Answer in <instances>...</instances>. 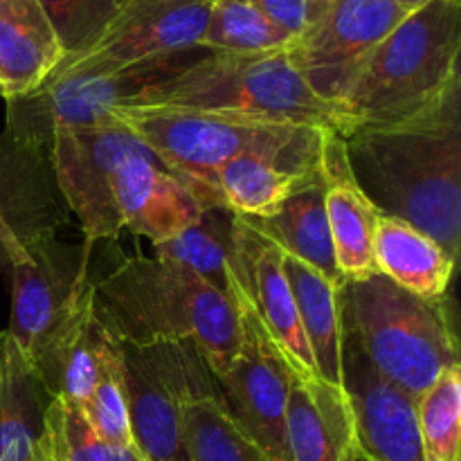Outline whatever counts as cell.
<instances>
[{
    "instance_id": "cell-11",
    "label": "cell",
    "mask_w": 461,
    "mask_h": 461,
    "mask_svg": "<svg viewBox=\"0 0 461 461\" xmlns=\"http://www.w3.org/2000/svg\"><path fill=\"white\" fill-rule=\"evenodd\" d=\"M50 149L57 183L84 228L86 241L115 239L124 230L113 194L115 174L126 158L149 149L115 117L52 131Z\"/></svg>"
},
{
    "instance_id": "cell-17",
    "label": "cell",
    "mask_w": 461,
    "mask_h": 461,
    "mask_svg": "<svg viewBox=\"0 0 461 461\" xmlns=\"http://www.w3.org/2000/svg\"><path fill=\"white\" fill-rule=\"evenodd\" d=\"M324 176V207L333 255L345 279H360L374 270V230L378 210L369 203L351 174L345 140L336 131H327L320 151Z\"/></svg>"
},
{
    "instance_id": "cell-28",
    "label": "cell",
    "mask_w": 461,
    "mask_h": 461,
    "mask_svg": "<svg viewBox=\"0 0 461 461\" xmlns=\"http://www.w3.org/2000/svg\"><path fill=\"white\" fill-rule=\"evenodd\" d=\"M293 36L275 25L266 14L246 0H212L210 23L203 50L230 54H259L286 50Z\"/></svg>"
},
{
    "instance_id": "cell-32",
    "label": "cell",
    "mask_w": 461,
    "mask_h": 461,
    "mask_svg": "<svg viewBox=\"0 0 461 461\" xmlns=\"http://www.w3.org/2000/svg\"><path fill=\"white\" fill-rule=\"evenodd\" d=\"M120 3L122 0H36L66 57L88 50L113 21Z\"/></svg>"
},
{
    "instance_id": "cell-30",
    "label": "cell",
    "mask_w": 461,
    "mask_h": 461,
    "mask_svg": "<svg viewBox=\"0 0 461 461\" xmlns=\"http://www.w3.org/2000/svg\"><path fill=\"white\" fill-rule=\"evenodd\" d=\"M419 437L426 461H459L461 453V369L459 365L414 399Z\"/></svg>"
},
{
    "instance_id": "cell-8",
    "label": "cell",
    "mask_w": 461,
    "mask_h": 461,
    "mask_svg": "<svg viewBox=\"0 0 461 461\" xmlns=\"http://www.w3.org/2000/svg\"><path fill=\"white\" fill-rule=\"evenodd\" d=\"M205 52L210 50L196 48L111 72H52L34 93L9 99V133L21 147L39 149L50 142L52 131L111 120L115 108L131 104L144 88L169 79Z\"/></svg>"
},
{
    "instance_id": "cell-38",
    "label": "cell",
    "mask_w": 461,
    "mask_h": 461,
    "mask_svg": "<svg viewBox=\"0 0 461 461\" xmlns=\"http://www.w3.org/2000/svg\"><path fill=\"white\" fill-rule=\"evenodd\" d=\"M7 264H9V255L5 252V248L0 246V268H3V266H7Z\"/></svg>"
},
{
    "instance_id": "cell-10",
    "label": "cell",
    "mask_w": 461,
    "mask_h": 461,
    "mask_svg": "<svg viewBox=\"0 0 461 461\" xmlns=\"http://www.w3.org/2000/svg\"><path fill=\"white\" fill-rule=\"evenodd\" d=\"M405 14L394 0H331L293 39L288 59L320 99L340 108L367 59Z\"/></svg>"
},
{
    "instance_id": "cell-2",
    "label": "cell",
    "mask_w": 461,
    "mask_h": 461,
    "mask_svg": "<svg viewBox=\"0 0 461 461\" xmlns=\"http://www.w3.org/2000/svg\"><path fill=\"white\" fill-rule=\"evenodd\" d=\"M97 318L124 345L192 342L212 376L239 354V315L230 297L192 270L135 255L93 284Z\"/></svg>"
},
{
    "instance_id": "cell-31",
    "label": "cell",
    "mask_w": 461,
    "mask_h": 461,
    "mask_svg": "<svg viewBox=\"0 0 461 461\" xmlns=\"http://www.w3.org/2000/svg\"><path fill=\"white\" fill-rule=\"evenodd\" d=\"M41 444L52 461H142L135 448L104 441L79 405L63 399H50Z\"/></svg>"
},
{
    "instance_id": "cell-35",
    "label": "cell",
    "mask_w": 461,
    "mask_h": 461,
    "mask_svg": "<svg viewBox=\"0 0 461 461\" xmlns=\"http://www.w3.org/2000/svg\"><path fill=\"white\" fill-rule=\"evenodd\" d=\"M329 3H331V0H306V18H309V23L315 21V18L322 14ZM309 23H306V25H309Z\"/></svg>"
},
{
    "instance_id": "cell-22",
    "label": "cell",
    "mask_w": 461,
    "mask_h": 461,
    "mask_svg": "<svg viewBox=\"0 0 461 461\" xmlns=\"http://www.w3.org/2000/svg\"><path fill=\"white\" fill-rule=\"evenodd\" d=\"M63 57L36 0H0V95L7 102L41 88Z\"/></svg>"
},
{
    "instance_id": "cell-16",
    "label": "cell",
    "mask_w": 461,
    "mask_h": 461,
    "mask_svg": "<svg viewBox=\"0 0 461 461\" xmlns=\"http://www.w3.org/2000/svg\"><path fill=\"white\" fill-rule=\"evenodd\" d=\"M113 194L122 228L153 246L178 237L210 207L151 151L133 153L122 162Z\"/></svg>"
},
{
    "instance_id": "cell-18",
    "label": "cell",
    "mask_w": 461,
    "mask_h": 461,
    "mask_svg": "<svg viewBox=\"0 0 461 461\" xmlns=\"http://www.w3.org/2000/svg\"><path fill=\"white\" fill-rule=\"evenodd\" d=\"M291 461H349L356 453L354 414L340 385L291 376L286 405Z\"/></svg>"
},
{
    "instance_id": "cell-9",
    "label": "cell",
    "mask_w": 461,
    "mask_h": 461,
    "mask_svg": "<svg viewBox=\"0 0 461 461\" xmlns=\"http://www.w3.org/2000/svg\"><path fill=\"white\" fill-rule=\"evenodd\" d=\"M239 315V354L223 376L214 378L221 403L234 426L270 461H291L286 441V405L291 367L266 333L264 324L232 279Z\"/></svg>"
},
{
    "instance_id": "cell-1",
    "label": "cell",
    "mask_w": 461,
    "mask_h": 461,
    "mask_svg": "<svg viewBox=\"0 0 461 461\" xmlns=\"http://www.w3.org/2000/svg\"><path fill=\"white\" fill-rule=\"evenodd\" d=\"M351 174L381 214L435 239L455 261L461 248V77L405 120L342 135Z\"/></svg>"
},
{
    "instance_id": "cell-15",
    "label": "cell",
    "mask_w": 461,
    "mask_h": 461,
    "mask_svg": "<svg viewBox=\"0 0 461 461\" xmlns=\"http://www.w3.org/2000/svg\"><path fill=\"white\" fill-rule=\"evenodd\" d=\"M232 279L297 378H320L282 268V250L234 216Z\"/></svg>"
},
{
    "instance_id": "cell-27",
    "label": "cell",
    "mask_w": 461,
    "mask_h": 461,
    "mask_svg": "<svg viewBox=\"0 0 461 461\" xmlns=\"http://www.w3.org/2000/svg\"><path fill=\"white\" fill-rule=\"evenodd\" d=\"M185 448L189 461H270L234 426L216 387L185 405Z\"/></svg>"
},
{
    "instance_id": "cell-36",
    "label": "cell",
    "mask_w": 461,
    "mask_h": 461,
    "mask_svg": "<svg viewBox=\"0 0 461 461\" xmlns=\"http://www.w3.org/2000/svg\"><path fill=\"white\" fill-rule=\"evenodd\" d=\"M396 5H399V7H403L405 12H412V9H417V7H421V5H426L428 0H394Z\"/></svg>"
},
{
    "instance_id": "cell-34",
    "label": "cell",
    "mask_w": 461,
    "mask_h": 461,
    "mask_svg": "<svg viewBox=\"0 0 461 461\" xmlns=\"http://www.w3.org/2000/svg\"><path fill=\"white\" fill-rule=\"evenodd\" d=\"M0 246H3L5 252L9 255V266L23 264V261L30 259L21 237H18L16 228H14V225L7 221V216H5L3 207H0Z\"/></svg>"
},
{
    "instance_id": "cell-37",
    "label": "cell",
    "mask_w": 461,
    "mask_h": 461,
    "mask_svg": "<svg viewBox=\"0 0 461 461\" xmlns=\"http://www.w3.org/2000/svg\"><path fill=\"white\" fill-rule=\"evenodd\" d=\"M30 461H52V459H50V455L45 453L43 444H41V441H39V446H36V450H34V453H32Z\"/></svg>"
},
{
    "instance_id": "cell-20",
    "label": "cell",
    "mask_w": 461,
    "mask_h": 461,
    "mask_svg": "<svg viewBox=\"0 0 461 461\" xmlns=\"http://www.w3.org/2000/svg\"><path fill=\"white\" fill-rule=\"evenodd\" d=\"M243 221L261 237L275 243L284 255L309 264L336 286L345 284V277L336 264V255H333L327 207H324V176L320 162L297 180L293 192L273 216Z\"/></svg>"
},
{
    "instance_id": "cell-3",
    "label": "cell",
    "mask_w": 461,
    "mask_h": 461,
    "mask_svg": "<svg viewBox=\"0 0 461 461\" xmlns=\"http://www.w3.org/2000/svg\"><path fill=\"white\" fill-rule=\"evenodd\" d=\"M126 106H174L241 120L345 133L340 108L320 99L293 68L286 50L259 54L205 52Z\"/></svg>"
},
{
    "instance_id": "cell-23",
    "label": "cell",
    "mask_w": 461,
    "mask_h": 461,
    "mask_svg": "<svg viewBox=\"0 0 461 461\" xmlns=\"http://www.w3.org/2000/svg\"><path fill=\"white\" fill-rule=\"evenodd\" d=\"M374 268L423 300H441L448 293L455 259L435 239L408 221L378 212Z\"/></svg>"
},
{
    "instance_id": "cell-19",
    "label": "cell",
    "mask_w": 461,
    "mask_h": 461,
    "mask_svg": "<svg viewBox=\"0 0 461 461\" xmlns=\"http://www.w3.org/2000/svg\"><path fill=\"white\" fill-rule=\"evenodd\" d=\"M102 336L104 324L95 311L93 284H88L84 295L32 358L41 383L52 399L70 401L84 408L97 378Z\"/></svg>"
},
{
    "instance_id": "cell-26",
    "label": "cell",
    "mask_w": 461,
    "mask_h": 461,
    "mask_svg": "<svg viewBox=\"0 0 461 461\" xmlns=\"http://www.w3.org/2000/svg\"><path fill=\"white\" fill-rule=\"evenodd\" d=\"M232 230L234 214L225 207H207L201 219L169 241L158 243L156 257L192 270L216 291L232 293ZM232 300V297H230Z\"/></svg>"
},
{
    "instance_id": "cell-24",
    "label": "cell",
    "mask_w": 461,
    "mask_h": 461,
    "mask_svg": "<svg viewBox=\"0 0 461 461\" xmlns=\"http://www.w3.org/2000/svg\"><path fill=\"white\" fill-rule=\"evenodd\" d=\"M50 399L34 365L0 331V461H30L43 437Z\"/></svg>"
},
{
    "instance_id": "cell-5",
    "label": "cell",
    "mask_w": 461,
    "mask_h": 461,
    "mask_svg": "<svg viewBox=\"0 0 461 461\" xmlns=\"http://www.w3.org/2000/svg\"><path fill=\"white\" fill-rule=\"evenodd\" d=\"M342 327L356 338L374 367L412 399L441 372L459 365L446 297L423 300L374 270L340 286Z\"/></svg>"
},
{
    "instance_id": "cell-25",
    "label": "cell",
    "mask_w": 461,
    "mask_h": 461,
    "mask_svg": "<svg viewBox=\"0 0 461 461\" xmlns=\"http://www.w3.org/2000/svg\"><path fill=\"white\" fill-rule=\"evenodd\" d=\"M282 268L295 300L302 331L322 381L342 387L340 286L304 261L282 252Z\"/></svg>"
},
{
    "instance_id": "cell-4",
    "label": "cell",
    "mask_w": 461,
    "mask_h": 461,
    "mask_svg": "<svg viewBox=\"0 0 461 461\" xmlns=\"http://www.w3.org/2000/svg\"><path fill=\"white\" fill-rule=\"evenodd\" d=\"M461 0H428L378 43L340 113L347 131L392 124L421 111L459 79ZM342 133V135H345Z\"/></svg>"
},
{
    "instance_id": "cell-6",
    "label": "cell",
    "mask_w": 461,
    "mask_h": 461,
    "mask_svg": "<svg viewBox=\"0 0 461 461\" xmlns=\"http://www.w3.org/2000/svg\"><path fill=\"white\" fill-rule=\"evenodd\" d=\"M113 117L210 207L221 205L214 178L230 160L243 153L311 151L324 138V131L309 126L241 120L174 106H120L113 111Z\"/></svg>"
},
{
    "instance_id": "cell-7",
    "label": "cell",
    "mask_w": 461,
    "mask_h": 461,
    "mask_svg": "<svg viewBox=\"0 0 461 461\" xmlns=\"http://www.w3.org/2000/svg\"><path fill=\"white\" fill-rule=\"evenodd\" d=\"M126 405L133 448L142 461H189L185 405L216 387L205 358L192 342H122Z\"/></svg>"
},
{
    "instance_id": "cell-33",
    "label": "cell",
    "mask_w": 461,
    "mask_h": 461,
    "mask_svg": "<svg viewBox=\"0 0 461 461\" xmlns=\"http://www.w3.org/2000/svg\"><path fill=\"white\" fill-rule=\"evenodd\" d=\"M255 5L261 14L270 18L277 27H282L293 39L304 32L306 23V0H246Z\"/></svg>"
},
{
    "instance_id": "cell-21",
    "label": "cell",
    "mask_w": 461,
    "mask_h": 461,
    "mask_svg": "<svg viewBox=\"0 0 461 461\" xmlns=\"http://www.w3.org/2000/svg\"><path fill=\"white\" fill-rule=\"evenodd\" d=\"M327 133V131H324ZM318 149L293 153H243L219 169L214 189L225 210L241 219H268L297 180L320 162Z\"/></svg>"
},
{
    "instance_id": "cell-13",
    "label": "cell",
    "mask_w": 461,
    "mask_h": 461,
    "mask_svg": "<svg viewBox=\"0 0 461 461\" xmlns=\"http://www.w3.org/2000/svg\"><path fill=\"white\" fill-rule=\"evenodd\" d=\"M30 259L12 266V315L7 333L32 363L84 291L88 248L63 246L52 237L21 239Z\"/></svg>"
},
{
    "instance_id": "cell-39",
    "label": "cell",
    "mask_w": 461,
    "mask_h": 461,
    "mask_svg": "<svg viewBox=\"0 0 461 461\" xmlns=\"http://www.w3.org/2000/svg\"><path fill=\"white\" fill-rule=\"evenodd\" d=\"M349 461H372V459H369V457H365V455H363V453H360V450H358V448H356L354 457H351Z\"/></svg>"
},
{
    "instance_id": "cell-29",
    "label": "cell",
    "mask_w": 461,
    "mask_h": 461,
    "mask_svg": "<svg viewBox=\"0 0 461 461\" xmlns=\"http://www.w3.org/2000/svg\"><path fill=\"white\" fill-rule=\"evenodd\" d=\"M81 412L104 441L120 448H133L129 423V405H126L124 358L122 342L104 327L102 347H99V369L93 392L84 403Z\"/></svg>"
},
{
    "instance_id": "cell-12",
    "label": "cell",
    "mask_w": 461,
    "mask_h": 461,
    "mask_svg": "<svg viewBox=\"0 0 461 461\" xmlns=\"http://www.w3.org/2000/svg\"><path fill=\"white\" fill-rule=\"evenodd\" d=\"M210 14L212 0H122L102 36L81 54L63 59L54 72H111L196 50Z\"/></svg>"
},
{
    "instance_id": "cell-14",
    "label": "cell",
    "mask_w": 461,
    "mask_h": 461,
    "mask_svg": "<svg viewBox=\"0 0 461 461\" xmlns=\"http://www.w3.org/2000/svg\"><path fill=\"white\" fill-rule=\"evenodd\" d=\"M342 390L354 414L356 448L372 461H426L414 399L383 376L342 327Z\"/></svg>"
}]
</instances>
